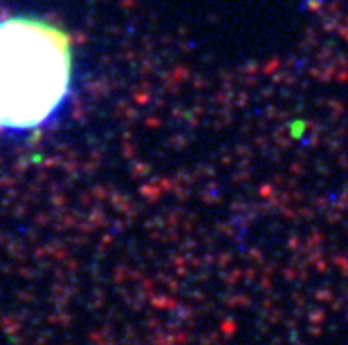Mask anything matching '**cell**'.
I'll return each mask as SVG.
<instances>
[{
	"label": "cell",
	"mask_w": 348,
	"mask_h": 345,
	"mask_svg": "<svg viewBox=\"0 0 348 345\" xmlns=\"http://www.w3.org/2000/svg\"><path fill=\"white\" fill-rule=\"evenodd\" d=\"M74 86L65 32L38 16L0 18V137H27L63 115Z\"/></svg>",
	"instance_id": "obj_1"
}]
</instances>
